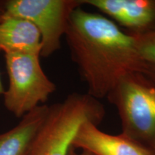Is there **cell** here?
Listing matches in <instances>:
<instances>
[{
  "instance_id": "1",
  "label": "cell",
  "mask_w": 155,
  "mask_h": 155,
  "mask_svg": "<svg viewBox=\"0 0 155 155\" xmlns=\"http://www.w3.org/2000/svg\"><path fill=\"white\" fill-rule=\"evenodd\" d=\"M82 7L73 12L65 37L87 94L99 100L124 77L138 72V52L134 37L105 15Z\"/></svg>"
},
{
  "instance_id": "2",
  "label": "cell",
  "mask_w": 155,
  "mask_h": 155,
  "mask_svg": "<svg viewBox=\"0 0 155 155\" xmlns=\"http://www.w3.org/2000/svg\"><path fill=\"white\" fill-rule=\"evenodd\" d=\"M105 114L101 102L87 93L68 95L62 102L49 106L29 155H68L81 126L86 121L98 125Z\"/></svg>"
},
{
  "instance_id": "3",
  "label": "cell",
  "mask_w": 155,
  "mask_h": 155,
  "mask_svg": "<svg viewBox=\"0 0 155 155\" xmlns=\"http://www.w3.org/2000/svg\"><path fill=\"white\" fill-rule=\"evenodd\" d=\"M121 134L155 153V84L139 72L121 79L108 95Z\"/></svg>"
},
{
  "instance_id": "4",
  "label": "cell",
  "mask_w": 155,
  "mask_h": 155,
  "mask_svg": "<svg viewBox=\"0 0 155 155\" xmlns=\"http://www.w3.org/2000/svg\"><path fill=\"white\" fill-rule=\"evenodd\" d=\"M40 58L39 53L5 54L9 86L3 95L4 105L17 118L45 104L56 90Z\"/></svg>"
},
{
  "instance_id": "5",
  "label": "cell",
  "mask_w": 155,
  "mask_h": 155,
  "mask_svg": "<svg viewBox=\"0 0 155 155\" xmlns=\"http://www.w3.org/2000/svg\"><path fill=\"white\" fill-rule=\"evenodd\" d=\"M83 0H0V12L25 18L41 37L40 56L48 58L61 48L70 18Z\"/></svg>"
},
{
  "instance_id": "6",
  "label": "cell",
  "mask_w": 155,
  "mask_h": 155,
  "mask_svg": "<svg viewBox=\"0 0 155 155\" xmlns=\"http://www.w3.org/2000/svg\"><path fill=\"white\" fill-rule=\"evenodd\" d=\"M131 35L155 27V0H83Z\"/></svg>"
},
{
  "instance_id": "7",
  "label": "cell",
  "mask_w": 155,
  "mask_h": 155,
  "mask_svg": "<svg viewBox=\"0 0 155 155\" xmlns=\"http://www.w3.org/2000/svg\"><path fill=\"white\" fill-rule=\"evenodd\" d=\"M96 124L86 121L81 126L72 146L94 155H155L152 151L128 138L101 130Z\"/></svg>"
},
{
  "instance_id": "8",
  "label": "cell",
  "mask_w": 155,
  "mask_h": 155,
  "mask_svg": "<svg viewBox=\"0 0 155 155\" xmlns=\"http://www.w3.org/2000/svg\"><path fill=\"white\" fill-rule=\"evenodd\" d=\"M41 48L40 34L32 22L16 15L1 12L0 52L40 54Z\"/></svg>"
},
{
  "instance_id": "9",
  "label": "cell",
  "mask_w": 155,
  "mask_h": 155,
  "mask_svg": "<svg viewBox=\"0 0 155 155\" xmlns=\"http://www.w3.org/2000/svg\"><path fill=\"white\" fill-rule=\"evenodd\" d=\"M49 106L46 104L38 106L22 116L15 127L0 134V155H29L47 117Z\"/></svg>"
},
{
  "instance_id": "10",
  "label": "cell",
  "mask_w": 155,
  "mask_h": 155,
  "mask_svg": "<svg viewBox=\"0 0 155 155\" xmlns=\"http://www.w3.org/2000/svg\"><path fill=\"white\" fill-rule=\"evenodd\" d=\"M134 37L138 52V72L155 84V27L144 34Z\"/></svg>"
},
{
  "instance_id": "11",
  "label": "cell",
  "mask_w": 155,
  "mask_h": 155,
  "mask_svg": "<svg viewBox=\"0 0 155 155\" xmlns=\"http://www.w3.org/2000/svg\"><path fill=\"white\" fill-rule=\"evenodd\" d=\"M68 155H94L91 154V152H87V151H84V150H81L78 151L77 149H75L73 147V146L71 147V150L69 151Z\"/></svg>"
},
{
  "instance_id": "12",
  "label": "cell",
  "mask_w": 155,
  "mask_h": 155,
  "mask_svg": "<svg viewBox=\"0 0 155 155\" xmlns=\"http://www.w3.org/2000/svg\"><path fill=\"white\" fill-rule=\"evenodd\" d=\"M0 15H1V12H0ZM5 89L4 88L2 81V78L0 75V96H3L4 93H5Z\"/></svg>"
}]
</instances>
